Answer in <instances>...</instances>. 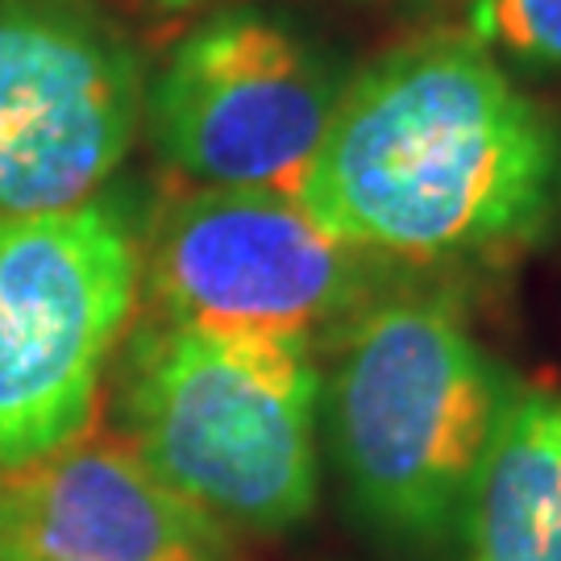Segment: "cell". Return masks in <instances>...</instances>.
<instances>
[{
	"mask_svg": "<svg viewBox=\"0 0 561 561\" xmlns=\"http://www.w3.org/2000/svg\"><path fill=\"white\" fill-rule=\"evenodd\" d=\"M296 201L391 271L503 266L561 229V117L437 30L350 76Z\"/></svg>",
	"mask_w": 561,
	"mask_h": 561,
	"instance_id": "cell-1",
	"label": "cell"
},
{
	"mask_svg": "<svg viewBox=\"0 0 561 561\" xmlns=\"http://www.w3.org/2000/svg\"><path fill=\"white\" fill-rule=\"evenodd\" d=\"M507 382L445 287L400 279L341 324L321 366V442L375 541L403 558L454 541Z\"/></svg>",
	"mask_w": 561,
	"mask_h": 561,
	"instance_id": "cell-2",
	"label": "cell"
},
{
	"mask_svg": "<svg viewBox=\"0 0 561 561\" xmlns=\"http://www.w3.org/2000/svg\"><path fill=\"white\" fill-rule=\"evenodd\" d=\"M121 437L225 533L279 537L321 500V354L254 333L146 321L117 379Z\"/></svg>",
	"mask_w": 561,
	"mask_h": 561,
	"instance_id": "cell-3",
	"label": "cell"
},
{
	"mask_svg": "<svg viewBox=\"0 0 561 561\" xmlns=\"http://www.w3.org/2000/svg\"><path fill=\"white\" fill-rule=\"evenodd\" d=\"M141 291V241L113 201L0 221V466L96 421Z\"/></svg>",
	"mask_w": 561,
	"mask_h": 561,
	"instance_id": "cell-4",
	"label": "cell"
},
{
	"mask_svg": "<svg viewBox=\"0 0 561 561\" xmlns=\"http://www.w3.org/2000/svg\"><path fill=\"white\" fill-rule=\"evenodd\" d=\"M396 271L337 241L291 192L187 187L141 241L150 321L329 345Z\"/></svg>",
	"mask_w": 561,
	"mask_h": 561,
	"instance_id": "cell-5",
	"label": "cell"
},
{
	"mask_svg": "<svg viewBox=\"0 0 561 561\" xmlns=\"http://www.w3.org/2000/svg\"><path fill=\"white\" fill-rule=\"evenodd\" d=\"M345 83V62L300 21L233 4L171 46L146 83V125L183 180L296 196Z\"/></svg>",
	"mask_w": 561,
	"mask_h": 561,
	"instance_id": "cell-6",
	"label": "cell"
},
{
	"mask_svg": "<svg viewBox=\"0 0 561 561\" xmlns=\"http://www.w3.org/2000/svg\"><path fill=\"white\" fill-rule=\"evenodd\" d=\"M141 121V55L96 0H0V221L96 201Z\"/></svg>",
	"mask_w": 561,
	"mask_h": 561,
	"instance_id": "cell-7",
	"label": "cell"
},
{
	"mask_svg": "<svg viewBox=\"0 0 561 561\" xmlns=\"http://www.w3.org/2000/svg\"><path fill=\"white\" fill-rule=\"evenodd\" d=\"M0 561H233L229 533L175 495L121 433L0 466Z\"/></svg>",
	"mask_w": 561,
	"mask_h": 561,
	"instance_id": "cell-8",
	"label": "cell"
},
{
	"mask_svg": "<svg viewBox=\"0 0 561 561\" xmlns=\"http://www.w3.org/2000/svg\"><path fill=\"white\" fill-rule=\"evenodd\" d=\"M454 541L461 561H561V391L507 382Z\"/></svg>",
	"mask_w": 561,
	"mask_h": 561,
	"instance_id": "cell-9",
	"label": "cell"
},
{
	"mask_svg": "<svg viewBox=\"0 0 561 561\" xmlns=\"http://www.w3.org/2000/svg\"><path fill=\"white\" fill-rule=\"evenodd\" d=\"M470 38L491 55L561 76V0H474Z\"/></svg>",
	"mask_w": 561,
	"mask_h": 561,
	"instance_id": "cell-10",
	"label": "cell"
},
{
	"mask_svg": "<svg viewBox=\"0 0 561 561\" xmlns=\"http://www.w3.org/2000/svg\"><path fill=\"white\" fill-rule=\"evenodd\" d=\"M146 9H159V13H183V9H201L208 0H141Z\"/></svg>",
	"mask_w": 561,
	"mask_h": 561,
	"instance_id": "cell-11",
	"label": "cell"
}]
</instances>
